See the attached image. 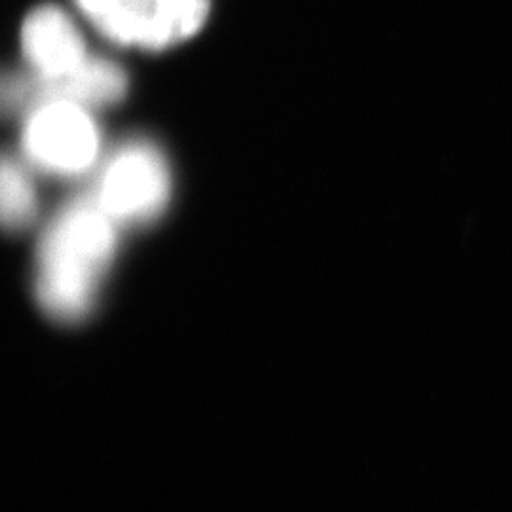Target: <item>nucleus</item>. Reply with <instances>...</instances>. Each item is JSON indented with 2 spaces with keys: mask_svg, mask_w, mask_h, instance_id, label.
Segmentation results:
<instances>
[{
  "mask_svg": "<svg viewBox=\"0 0 512 512\" xmlns=\"http://www.w3.org/2000/svg\"><path fill=\"white\" fill-rule=\"evenodd\" d=\"M120 230L92 194L65 203L48 220L35 255V296L50 319L73 325L92 315Z\"/></svg>",
  "mask_w": 512,
  "mask_h": 512,
  "instance_id": "1",
  "label": "nucleus"
},
{
  "mask_svg": "<svg viewBox=\"0 0 512 512\" xmlns=\"http://www.w3.org/2000/svg\"><path fill=\"white\" fill-rule=\"evenodd\" d=\"M90 194L120 228L148 226L171 200L169 164L156 145L133 139L110 154Z\"/></svg>",
  "mask_w": 512,
  "mask_h": 512,
  "instance_id": "2",
  "label": "nucleus"
},
{
  "mask_svg": "<svg viewBox=\"0 0 512 512\" xmlns=\"http://www.w3.org/2000/svg\"><path fill=\"white\" fill-rule=\"evenodd\" d=\"M27 162L54 177L73 179L97 164L101 135L86 107L44 101L27 112L21 131Z\"/></svg>",
  "mask_w": 512,
  "mask_h": 512,
  "instance_id": "3",
  "label": "nucleus"
},
{
  "mask_svg": "<svg viewBox=\"0 0 512 512\" xmlns=\"http://www.w3.org/2000/svg\"><path fill=\"white\" fill-rule=\"evenodd\" d=\"M209 8V0H129L93 25L110 42L162 52L202 31Z\"/></svg>",
  "mask_w": 512,
  "mask_h": 512,
  "instance_id": "4",
  "label": "nucleus"
},
{
  "mask_svg": "<svg viewBox=\"0 0 512 512\" xmlns=\"http://www.w3.org/2000/svg\"><path fill=\"white\" fill-rule=\"evenodd\" d=\"M21 48L33 74L46 80L69 76L90 57L73 19L55 4H42L25 18Z\"/></svg>",
  "mask_w": 512,
  "mask_h": 512,
  "instance_id": "5",
  "label": "nucleus"
},
{
  "mask_svg": "<svg viewBox=\"0 0 512 512\" xmlns=\"http://www.w3.org/2000/svg\"><path fill=\"white\" fill-rule=\"evenodd\" d=\"M38 217V192L31 171L18 158L0 152V228L19 234Z\"/></svg>",
  "mask_w": 512,
  "mask_h": 512,
  "instance_id": "6",
  "label": "nucleus"
},
{
  "mask_svg": "<svg viewBox=\"0 0 512 512\" xmlns=\"http://www.w3.org/2000/svg\"><path fill=\"white\" fill-rule=\"evenodd\" d=\"M78 8L90 18L92 23L99 19L107 18L110 14L124 8L129 0H74Z\"/></svg>",
  "mask_w": 512,
  "mask_h": 512,
  "instance_id": "7",
  "label": "nucleus"
}]
</instances>
